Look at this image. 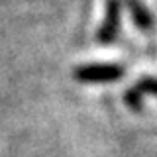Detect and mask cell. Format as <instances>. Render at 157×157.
<instances>
[{"mask_svg":"<svg viewBox=\"0 0 157 157\" xmlns=\"http://www.w3.org/2000/svg\"><path fill=\"white\" fill-rule=\"evenodd\" d=\"M124 4L130 10L132 20H134L137 29H141V32H151L153 29V14L149 12V8L141 0H124Z\"/></svg>","mask_w":157,"mask_h":157,"instance_id":"cell-3","label":"cell"},{"mask_svg":"<svg viewBox=\"0 0 157 157\" xmlns=\"http://www.w3.org/2000/svg\"><path fill=\"white\" fill-rule=\"evenodd\" d=\"M134 88L140 94H153L157 96V77H151V75H147V77H141L140 81L134 85Z\"/></svg>","mask_w":157,"mask_h":157,"instance_id":"cell-4","label":"cell"},{"mask_svg":"<svg viewBox=\"0 0 157 157\" xmlns=\"http://www.w3.org/2000/svg\"><path fill=\"white\" fill-rule=\"evenodd\" d=\"M124 102L128 104V108H130L132 112H141V108H144V94H140V92L132 86V88L126 90Z\"/></svg>","mask_w":157,"mask_h":157,"instance_id":"cell-5","label":"cell"},{"mask_svg":"<svg viewBox=\"0 0 157 157\" xmlns=\"http://www.w3.org/2000/svg\"><path fill=\"white\" fill-rule=\"evenodd\" d=\"M124 75V67L116 63H100V65H82L73 71V77L78 82H116Z\"/></svg>","mask_w":157,"mask_h":157,"instance_id":"cell-1","label":"cell"},{"mask_svg":"<svg viewBox=\"0 0 157 157\" xmlns=\"http://www.w3.org/2000/svg\"><path fill=\"white\" fill-rule=\"evenodd\" d=\"M122 4L124 0H106L104 2V22L98 28L96 33V41L102 43V45H108V43H114L118 39V33H120V14H122Z\"/></svg>","mask_w":157,"mask_h":157,"instance_id":"cell-2","label":"cell"}]
</instances>
